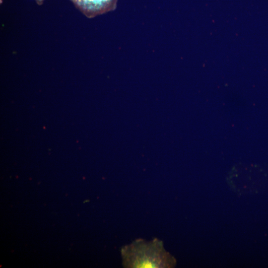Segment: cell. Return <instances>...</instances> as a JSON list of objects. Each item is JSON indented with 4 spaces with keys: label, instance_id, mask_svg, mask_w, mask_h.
I'll list each match as a JSON object with an SVG mask.
<instances>
[{
    "label": "cell",
    "instance_id": "7a4b0ae2",
    "mask_svg": "<svg viewBox=\"0 0 268 268\" xmlns=\"http://www.w3.org/2000/svg\"><path fill=\"white\" fill-rule=\"evenodd\" d=\"M87 18H91L114 11L118 0H70Z\"/></svg>",
    "mask_w": 268,
    "mask_h": 268
},
{
    "label": "cell",
    "instance_id": "6da1fadb",
    "mask_svg": "<svg viewBox=\"0 0 268 268\" xmlns=\"http://www.w3.org/2000/svg\"><path fill=\"white\" fill-rule=\"evenodd\" d=\"M121 252L122 264L125 268H169L175 263L162 242L157 238L150 241L136 239L123 247Z\"/></svg>",
    "mask_w": 268,
    "mask_h": 268
},
{
    "label": "cell",
    "instance_id": "3957f363",
    "mask_svg": "<svg viewBox=\"0 0 268 268\" xmlns=\"http://www.w3.org/2000/svg\"><path fill=\"white\" fill-rule=\"evenodd\" d=\"M39 5H42L43 3V1L45 0H34Z\"/></svg>",
    "mask_w": 268,
    "mask_h": 268
}]
</instances>
